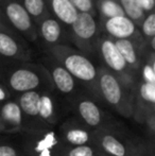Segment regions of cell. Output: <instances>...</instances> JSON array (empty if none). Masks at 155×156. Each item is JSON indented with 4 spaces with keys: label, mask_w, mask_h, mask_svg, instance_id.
I'll return each mask as SVG.
<instances>
[{
    "label": "cell",
    "mask_w": 155,
    "mask_h": 156,
    "mask_svg": "<svg viewBox=\"0 0 155 156\" xmlns=\"http://www.w3.org/2000/svg\"><path fill=\"white\" fill-rule=\"evenodd\" d=\"M46 55L52 58L62 65L76 81L85 84H96L98 80V66L80 52L75 47L69 45H58L44 49Z\"/></svg>",
    "instance_id": "obj_1"
},
{
    "label": "cell",
    "mask_w": 155,
    "mask_h": 156,
    "mask_svg": "<svg viewBox=\"0 0 155 156\" xmlns=\"http://www.w3.org/2000/svg\"><path fill=\"white\" fill-rule=\"evenodd\" d=\"M68 30L72 47L88 58L97 54L98 41L101 35L97 17L79 13L77 19Z\"/></svg>",
    "instance_id": "obj_2"
},
{
    "label": "cell",
    "mask_w": 155,
    "mask_h": 156,
    "mask_svg": "<svg viewBox=\"0 0 155 156\" xmlns=\"http://www.w3.org/2000/svg\"><path fill=\"white\" fill-rule=\"evenodd\" d=\"M50 82V76L43 65L28 62L12 68L6 76L9 88L20 94L37 90L41 85H48Z\"/></svg>",
    "instance_id": "obj_3"
},
{
    "label": "cell",
    "mask_w": 155,
    "mask_h": 156,
    "mask_svg": "<svg viewBox=\"0 0 155 156\" xmlns=\"http://www.w3.org/2000/svg\"><path fill=\"white\" fill-rule=\"evenodd\" d=\"M0 10L11 28L26 41H37L36 23L28 14L20 0H3L0 3Z\"/></svg>",
    "instance_id": "obj_4"
},
{
    "label": "cell",
    "mask_w": 155,
    "mask_h": 156,
    "mask_svg": "<svg viewBox=\"0 0 155 156\" xmlns=\"http://www.w3.org/2000/svg\"><path fill=\"white\" fill-rule=\"evenodd\" d=\"M103 62L104 68L110 70L113 74L121 82L122 85L133 82L135 72L130 69L119 50L115 45L113 38L101 34L98 41L97 54Z\"/></svg>",
    "instance_id": "obj_5"
},
{
    "label": "cell",
    "mask_w": 155,
    "mask_h": 156,
    "mask_svg": "<svg viewBox=\"0 0 155 156\" xmlns=\"http://www.w3.org/2000/svg\"><path fill=\"white\" fill-rule=\"evenodd\" d=\"M36 29L37 41L41 43L44 49L58 45L71 46L68 27L60 23L52 15L49 14L39 20L36 23Z\"/></svg>",
    "instance_id": "obj_6"
},
{
    "label": "cell",
    "mask_w": 155,
    "mask_h": 156,
    "mask_svg": "<svg viewBox=\"0 0 155 156\" xmlns=\"http://www.w3.org/2000/svg\"><path fill=\"white\" fill-rule=\"evenodd\" d=\"M99 29L101 34L116 39H131V41H141L139 29L129 17L125 15L117 16L108 19H98ZM145 41V39H143Z\"/></svg>",
    "instance_id": "obj_7"
},
{
    "label": "cell",
    "mask_w": 155,
    "mask_h": 156,
    "mask_svg": "<svg viewBox=\"0 0 155 156\" xmlns=\"http://www.w3.org/2000/svg\"><path fill=\"white\" fill-rule=\"evenodd\" d=\"M0 56L18 62H29L32 58V49L19 34L0 30Z\"/></svg>",
    "instance_id": "obj_8"
},
{
    "label": "cell",
    "mask_w": 155,
    "mask_h": 156,
    "mask_svg": "<svg viewBox=\"0 0 155 156\" xmlns=\"http://www.w3.org/2000/svg\"><path fill=\"white\" fill-rule=\"evenodd\" d=\"M115 45L123 58L124 62L131 70L136 73L139 70L141 63L146 54L150 51V48L143 39L141 41H131V39H116ZM154 51V50H152Z\"/></svg>",
    "instance_id": "obj_9"
},
{
    "label": "cell",
    "mask_w": 155,
    "mask_h": 156,
    "mask_svg": "<svg viewBox=\"0 0 155 156\" xmlns=\"http://www.w3.org/2000/svg\"><path fill=\"white\" fill-rule=\"evenodd\" d=\"M97 87L102 97L112 105H118L123 98V85L103 66L98 67Z\"/></svg>",
    "instance_id": "obj_10"
},
{
    "label": "cell",
    "mask_w": 155,
    "mask_h": 156,
    "mask_svg": "<svg viewBox=\"0 0 155 156\" xmlns=\"http://www.w3.org/2000/svg\"><path fill=\"white\" fill-rule=\"evenodd\" d=\"M44 67L46 68L50 80L58 88V90L62 94H71L76 88V80L70 73L60 65L52 58L46 55L44 56Z\"/></svg>",
    "instance_id": "obj_11"
},
{
    "label": "cell",
    "mask_w": 155,
    "mask_h": 156,
    "mask_svg": "<svg viewBox=\"0 0 155 156\" xmlns=\"http://www.w3.org/2000/svg\"><path fill=\"white\" fill-rule=\"evenodd\" d=\"M46 3L50 15L66 27L69 28L77 19L79 13L69 0H46Z\"/></svg>",
    "instance_id": "obj_12"
},
{
    "label": "cell",
    "mask_w": 155,
    "mask_h": 156,
    "mask_svg": "<svg viewBox=\"0 0 155 156\" xmlns=\"http://www.w3.org/2000/svg\"><path fill=\"white\" fill-rule=\"evenodd\" d=\"M95 9L98 19H108L124 15L118 0H95Z\"/></svg>",
    "instance_id": "obj_13"
},
{
    "label": "cell",
    "mask_w": 155,
    "mask_h": 156,
    "mask_svg": "<svg viewBox=\"0 0 155 156\" xmlns=\"http://www.w3.org/2000/svg\"><path fill=\"white\" fill-rule=\"evenodd\" d=\"M79 113L85 122L90 126H97L101 122V113L95 102L83 100L79 103Z\"/></svg>",
    "instance_id": "obj_14"
},
{
    "label": "cell",
    "mask_w": 155,
    "mask_h": 156,
    "mask_svg": "<svg viewBox=\"0 0 155 156\" xmlns=\"http://www.w3.org/2000/svg\"><path fill=\"white\" fill-rule=\"evenodd\" d=\"M41 93L37 90H31L23 93L19 98V107L21 112L28 116H37L39 109Z\"/></svg>",
    "instance_id": "obj_15"
},
{
    "label": "cell",
    "mask_w": 155,
    "mask_h": 156,
    "mask_svg": "<svg viewBox=\"0 0 155 156\" xmlns=\"http://www.w3.org/2000/svg\"><path fill=\"white\" fill-rule=\"evenodd\" d=\"M138 29L148 47L155 51V11L146 14Z\"/></svg>",
    "instance_id": "obj_16"
},
{
    "label": "cell",
    "mask_w": 155,
    "mask_h": 156,
    "mask_svg": "<svg viewBox=\"0 0 155 156\" xmlns=\"http://www.w3.org/2000/svg\"><path fill=\"white\" fill-rule=\"evenodd\" d=\"M2 120L11 126H19L23 119V112L16 102H6L0 112Z\"/></svg>",
    "instance_id": "obj_17"
},
{
    "label": "cell",
    "mask_w": 155,
    "mask_h": 156,
    "mask_svg": "<svg viewBox=\"0 0 155 156\" xmlns=\"http://www.w3.org/2000/svg\"><path fill=\"white\" fill-rule=\"evenodd\" d=\"M20 2L28 12V14L35 21V23H37L44 17L50 14L46 0H20Z\"/></svg>",
    "instance_id": "obj_18"
},
{
    "label": "cell",
    "mask_w": 155,
    "mask_h": 156,
    "mask_svg": "<svg viewBox=\"0 0 155 156\" xmlns=\"http://www.w3.org/2000/svg\"><path fill=\"white\" fill-rule=\"evenodd\" d=\"M121 5L124 15L131 19L137 27H139L141 20L146 16L139 3V0H118Z\"/></svg>",
    "instance_id": "obj_19"
},
{
    "label": "cell",
    "mask_w": 155,
    "mask_h": 156,
    "mask_svg": "<svg viewBox=\"0 0 155 156\" xmlns=\"http://www.w3.org/2000/svg\"><path fill=\"white\" fill-rule=\"evenodd\" d=\"M103 149L113 156H125V148L114 136L105 135L102 138Z\"/></svg>",
    "instance_id": "obj_20"
},
{
    "label": "cell",
    "mask_w": 155,
    "mask_h": 156,
    "mask_svg": "<svg viewBox=\"0 0 155 156\" xmlns=\"http://www.w3.org/2000/svg\"><path fill=\"white\" fill-rule=\"evenodd\" d=\"M54 113V103L52 100L51 96L48 93L41 94V99H39V109L38 115L43 119L49 120L53 116Z\"/></svg>",
    "instance_id": "obj_21"
},
{
    "label": "cell",
    "mask_w": 155,
    "mask_h": 156,
    "mask_svg": "<svg viewBox=\"0 0 155 156\" xmlns=\"http://www.w3.org/2000/svg\"><path fill=\"white\" fill-rule=\"evenodd\" d=\"M66 138L71 144L84 146L89 140V134L82 129H72L67 132Z\"/></svg>",
    "instance_id": "obj_22"
},
{
    "label": "cell",
    "mask_w": 155,
    "mask_h": 156,
    "mask_svg": "<svg viewBox=\"0 0 155 156\" xmlns=\"http://www.w3.org/2000/svg\"><path fill=\"white\" fill-rule=\"evenodd\" d=\"M73 8L81 14H89L97 17L95 9V0H69Z\"/></svg>",
    "instance_id": "obj_23"
},
{
    "label": "cell",
    "mask_w": 155,
    "mask_h": 156,
    "mask_svg": "<svg viewBox=\"0 0 155 156\" xmlns=\"http://www.w3.org/2000/svg\"><path fill=\"white\" fill-rule=\"evenodd\" d=\"M139 94L141 99L151 104L155 103V84L143 82L139 86Z\"/></svg>",
    "instance_id": "obj_24"
},
{
    "label": "cell",
    "mask_w": 155,
    "mask_h": 156,
    "mask_svg": "<svg viewBox=\"0 0 155 156\" xmlns=\"http://www.w3.org/2000/svg\"><path fill=\"white\" fill-rule=\"evenodd\" d=\"M68 156H93V150L86 144L78 146L69 151Z\"/></svg>",
    "instance_id": "obj_25"
},
{
    "label": "cell",
    "mask_w": 155,
    "mask_h": 156,
    "mask_svg": "<svg viewBox=\"0 0 155 156\" xmlns=\"http://www.w3.org/2000/svg\"><path fill=\"white\" fill-rule=\"evenodd\" d=\"M139 3L145 14L155 11V0H139Z\"/></svg>",
    "instance_id": "obj_26"
},
{
    "label": "cell",
    "mask_w": 155,
    "mask_h": 156,
    "mask_svg": "<svg viewBox=\"0 0 155 156\" xmlns=\"http://www.w3.org/2000/svg\"><path fill=\"white\" fill-rule=\"evenodd\" d=\"M0 156H17V153L10 146H0Z\"/></svg>",
    "instance_id": "obj_27"
},
{
    "label": "cell",
    "mask_w": 155,
    "mask_h": 156,
    "mask_svg": "<svg viewBox=\"0 0 155 156\" xmlns=\"http://www.w3.org/2000/svg\"><path fill=\"white\" fill-rule=\"evenodd\" d=\"M0 30H2V31H6V32L16 33L14 30L12 29V28H11V26L8 23V21L5 20V18H4L1 10H0Z\"/></svg>",
    "instance_id": "obj_28"
},
{
    "label": "cell",
    "mask_w": 155,
    "mask_h": 156,
    "mask_svg": "<svg viewBox=\"0 0 155 156\" xmlns=\"http://www.w3.org/2000/svg\"><path fill=\"white\" fill-rule=\"evenodd\" d=\"M8 98V91H6V88L3 86V85L0 84V102L4 101Z\"/></svg>",
    "instance_id": "obj_29"
},
{
    "label": "cell",
    "mask_w": 155,
    "mask_h": 156,
    "mask_svg": "<svg viewBox=\"0 0 155 156\" xmlns=\"http://www.w3.org/2000/svg\"><path fill=\"white\" fill-rule=\"evenodd\" d=\"M2 1H3V0H0V3H1V2H2Z\"/></svg>",
    "instance_id": "obj_30"
}]
</instances>
